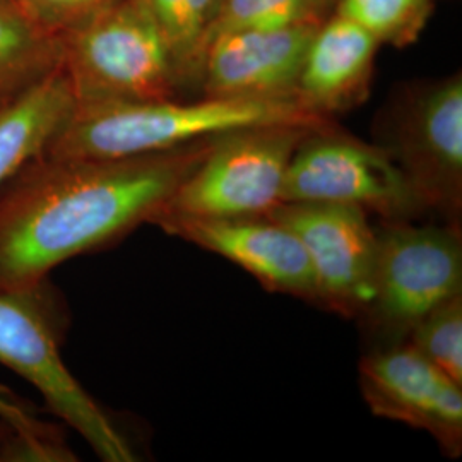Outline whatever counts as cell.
<instances>
[{"instance_id":"3","label":"cell","mask_w":462,"mask_h":462,"mask_svg":"<svg viewBox=\"0 0 462 462\" xmlns=\"http://www.w3.org/2000/svg\"><path fill=\"white\" fill-rule=\"evenodd\" d=\"M67 324L66 305L49 278L0 290V365L30 382L101 461H135L131 442L64 364Z\"/></svg>"},{"instance_id":"2","label":"cell","mask_w":462,"mask_h":462,"mask_svg":"<svg viewBox=\"0 0 462 462\" xmlns=\"http://www.w3.org/2000/svg\"><path fill=\"white\" fill-rule=\"evenodd\" d=\"M295 124L320 127L329 118L297 99H154L76 105L47 149L50 158L112 160L182 148L242 129Z\"/></svg>"},{"instance_id":"19","label":"cell","mask_w":462,"mask_h":462,"mask_svg":"<svg viewBox=\"0 0 462 462\" xmlns=\"http://www.w3.org/2000/svg\"><path fill=\"white\" fill-rule=\"evenodd\" d=\"M406 343L462 385V293L425 315Z\"/></svg>"},{"instance_id":"6","label":"cell","mask_w":462,"mask_h":462,"mask_svg":"<svg viewBox=\"0 0 462 462\" xmlns=\"http://www.w3.org/2000/svg\"><path fill=\"white\" fill-rule=\"evenodd\" d=\"M312 129L317 127L281 124L217 135L200 163L156 215H267L282 202L290 160Z\"/></svg>"},{"instance_id":"10","label":"cell","mask_w":462,"mask_h":462,"mask_svg":"<svg viewBox=\"0 0 462 462\" xmlns=\"http://www.w3.org/2000/svg\"><path fill=\"white\" fill-rule=\"evenodd\" d=\"M360 389L375 416L423 430L446 456H461L462 385L406 341L362 358Z\"/></svg>"},{"instance_id":"16","label":"cell","mask_w":462,"mask_h":462,"mask_svg":"<svg viewBox=\"0 0 462 462\" xmlns=\"http://www.w3.org/2000/svg\"><path fill=\"white\" fill-rule=\"evenodd\" d=\"M185 88H200L202 42L219 0H146Z\"/></svg>"},{"instance_id":"9","label":"cell","mask_w":462,"mask_h":462,"mask_svg":"<svg viewBox=\"0 0 462 462\" xmlns=\"http://www.w3.org/2000/svg\"><path fill=\"white\" fill-rule=\"evenodd\" d=\"M293 231L314 273L319 305L364 314L374 293L377 230L368 213L336 202H281L267 215Z\"/></svg>"},{"instance_id":"5","label":"cell","mask_w":462,"mask_h":462,"mask_svg":"<svg viewBox=\"0 0 462 462\" xmlns=\"http://www.w3.org/2000/svg\"><path fill=\"white\" fill-rule=\"evenodd\" d=\"M462 293L456 225L385 221L377 230L374 293L364 317L385 345L404 343L435 307Z\"/></svg>"},{"instance_id":"24","label":"cell","mask_w":462,"mask_h":462,"mask_svg":"<svg viewBox=\"0 0 462 462\" xmlns=\"http://www.w3.org/2000/svg\"><path fill=\"white\" fill-rule=\"evenodd\" d=\"M219 2H221V0H219ZM217 5H219V4H217Z\"/></svg>"},{"instance_id":"21","label":"cell","mask_w":462,"mask_h":462,"mask_svg":"<svg viewBox=\"0 0 462 462\" xmlns=\"http://www.w3.org/2000/svg\"><path fill=\"white\" fill-rule=\"evenodd\" d=\"M17 7L49 33L60 36L114 0H13Z\"/></svg>"},{"instance_id":"18","label":"cell","mask_w":462,"mask_h":462,"mask_svg":"<svg viewBox=\"0 0 462 462\" xmlns=\"http://www.w3.org/2000/svg\"><path fill=\"white\" fill-rule=\"evenodd\" d=\"M307 21H324L319 16L317 0H221L204 36L202 57L208 45L219 36L252 30H274Z\"/></svg>"},{"instance_id":"15","label":"cell","mask_w":462,"mask_h":462,"mask_svg":"<svg viewBox=\"0 0 462 462\" xmlns=\"http://www.w3.org/2000/svg\"><path fill=\"white\" fill-rule=\"evenodd\" d=\"M62 67V40L40 28L13 0H0V106Z\"/></svg>"},{"instance_id":"20","label":"cell","mask_w":462,"mask_h":462,"mask_svg":"<svg viewBox=\"0 0 462 462\" xmlns=\"http://www.w3.org/2000/svg\"><path fill=\"white\" fill-rule=\"evenodd\" d=\"M78 461L67 447L64 437H34L0 418V462H70Z\"/></svg>"},{"instance_id":"12","label":"cell","mask_w":462,"mask_h":462,"mask_svg":"<svg viewBox=\"0 0 462 462\" xmlns=\"http://www.w3.org/2000/svg\"><path fill=\"white\" fill-rule=\"evenodd\" d=\"M319 24L307 21L216 38L202 57L204 97L297 99L298 76Z\"/></svg>"},{"instance_id":"11","label":"cell","mask_w":462,"mask_h":462,"mask_svg":"<svg viewBox=\"0 0 462 462\" xmlns=\"http://www.w3.org/2000/svg\"><path fill=\"white\" fill-rule=\"evenodd\" d=\"M149 225L240 265L271 291L319 303L305 248L293 231L269 216L156 215Z\"/></svg>"},{"instance_id":"13","label":"cell","mask_w":462,"mask_h":462,"mask_svg":"<svg viewBox=\"0 0 462 462\" xmlns=\"http://www.w3.org/2000/svg\"><path fill=\"white\" fill-rule=\"evenodd\" d=\"M379 47L347 17L332 14L320 21L298 76V103L324 118L360 105L368 95Z\"/></svg>"},{"instance_id":"17","label":"cell","mask_w":462,"mask_h":462,"mask_svg":"<svg viewBox=\"0 0 462 462\" xmlns=\"http://www.w3.org/2000/svg\"><path fill=\"white\" fill-rule=\"evenodd\" d=\"M433 0H337L334 14L347 17L380 45L406 47L425 30Z\"/></svg>"},{"instance_id":"22","label":"cell","mask_w":462,"mask_h":462,"mask_svg":"<svg viewBox=\"0 0 462 462\" xmlns=\"http://www.w3.org/2000/svg\"><path fill=\"white\" fill-rule=\"evenodd\" d=\"M11 410V393L5 385H0V414H5Z\"/></svg>"},{"instance_id":"23","label":"cell","mask_w":462,"mask_h":462,"mask_svg":"<svg viewBox=\"0 0 462 462\" xmlns=\"http://www.w3.org/2000/svg\"><path fill=\"white\" fill-rule=\"evenodd\" d=\"M337 0H317V9H319V16L326 19L330 11L334 9Z\"/></svg>"},{"instance_id":"25","label":"cell","mask_w":462,"mask_h":462,"mask_svg":"<svg viewBox=\"0 0 462 462\" xmlns=\"http://www.w3.org/2000/svg\"><path fill=\"white\" fill-rule=\"evenodd\" d=\"M0 108H2V106H0Z\"/></svg>"},{"instance_id":"1","label":"cell","mask_w":462,"mask_h":462,"mask_svg":"<svg viewBox=\"0 0 462 462\" xmlns=\"http://www.w3.org/2000/svg\"><path fill=\"white\" fill-rule=\"evenodd\" d=\"M112 160L40 154L0 185V290L106 247L156 215L213 141Z\"/></svg>"},{"instance_id":"4","label":"cell","mask_w":462,"mask_h":462,"mask_svg":"<svg viewBox=\"0 0 462 462\" xmlns=\"http://www.w3.org/2000/svg\"><path fill=\"white\" fill-rule=\"evenodd\" d=\"M60 40L76 105L182 98L187 89L146 0H114Z\"/></svg>"},{"instance_id":"7","label":"cell","mask_w":462,"mask_h":462,"mask_svg":"<svg viewBox=\"0 0 462 462\" xmlns=\"http://www.w3.org/2000/svg\"><path fill=\"white\" fill-rule=\"evenodd\" d=\"M282 202H336L385 221H413L429 211L391 154L332 125L300 141L282 183Z\"/></svg>"},{"instance_id":"8","label":"cell","mask_w":462,"mask_h":462,"mask_svg":"<svg viewBox=\"0 0 462 462\" xmlns=\"http://www.w3.org/2000/svg\"><path fill=\"white\" fill-rule=\"evenodd\" d=\"M385 149L429 211L456 219L462 209V78L408 89L383 122Z\"/></svg>"},{"instance_id":"14","label":"cell","mask_w":462,"mask_h":462,"mask_svg":"<svg viewBox=\"0 0 462 462\" xmlns=\"http://www.w3.org/2000/svg\"><path fill=\"white\" fill-rule=\"evenodd\" d=\"M74 108L76 98L62 67L0 108V185L47 149Z\"/></svg>"}]
</instances>
